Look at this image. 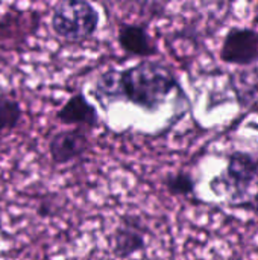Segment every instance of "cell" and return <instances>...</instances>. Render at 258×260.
I'll return each mask as SVG.
<instances>
[{
	"label": "cell",
	"mask_w": 258,
	"mask_h": 260,
	"mask_svg": "<svg viewBox=\"0 0 258 260\" xmlns=\"http://www.w3.org/2000/svg\"><path fill=\"white\" fill-rule=\"evenodd\" d=\"M119 44L131 55L149 58L158 53V49L151 38L149 32L141 24L122 23L119 27Z\"/></svg>",
	"instance_id": "cell-7"
},
{
	"label": "cell",
	"mask_w": 258,
	"mask_h": 260,
	"mask_svg": "<svg viewBox=\"0 0 258 260\" xmlns=\"http://www.w3.org/2000/svg\"><path fill=\"white\" fill-rule=\"evenodd\" d=\"M182 93L173 70L158 61H141L122 72L103 73L94 88L97 99H123L146 111H157L172 93Z\"/></svg>",
	"instance_id": "cell-1"
},
{
	"label": "cell",
	"mask_w": 258,
	"mask_h": 260,
	"mask_svg": "<svg viewBox=\"0 0 258 260\" xmlns=\"http://www.w3.org/2000/svg\"><path fill=\"white\" fill-rule=\"evenodd\" d=\"M56 117L67 125H81L82 128H94L99 122L97 110L85 99L82 93H75L58 110Z\"/></svg>",
	"instance_id": "cell-8"
},
{
	"label": "cell",
	"mask_w": 258,
	"mask_h": 260,
	"mask_svg": "<svg viewBox=\"0 0 258 260\" xmlns=\"http://www.w3.org/2000/svg\"><path fill=\"white\" fill-rule=\"evenodd\" d=\"M90 149V139L84 128L56 133L49 143L50 157L58 165H65L82 157Z\"/></svg>",
	"instance_id": "cell-6"
},
{
	"label": "cell",
	"mask_w": 258,
	"mask_h": 260,
	"mask_svg": "<svg viewBox=\"0 0 258 260\" xmlns=\"http://www.w3.org/2000/svg\"><path fill=\"white\" fill-rule=\"evenodd\" d=\"M146 247V229L138 216H125L113 235V253L119 259H129Z\"/></svg>",
	"instance_id": "cell-5"
},
{
	"label": "cell",
	"mask_w": 258,
	"mask_h": 260,
	"mask_svg": "<svg viewBox=\"0 0 258 260\" xmlns=\"http://www.w3.org/2000/svg\"><path fill=\"white\" fill-rule=\"evenodd\" d=\"M164 186L170 195L190 197L195 193L196 181H195L193 175L189 172H176V174H170L166 177Z\"/></svg>",
	"instance_id": "cell-11"
},
{
	"label": "cell",
	"mask_w": 258,
	"mask_h": 260,
	"mask_svg": "<svg viewBox=\"0 0 258 260\" xmlns=\"http://www.w3.org/2000/svg\"><path fill=\"white\" fill-rule=\"evenodd\" d=\"M21 116L23 111L17 99L0 91V133H8L17 128Z\"/></svg>",
	"instance_id": "cell-10"
},
{
	"label": "cell",
	"mask_w": 258,
	"mask_h": 260,
	"mask_svg": "<svg viewBox=\"0 0 258 260\" xmlns=\"http://www.w3.org/2000/svg\"><path fill=\"white\" fill-rule=\"evenodd\" d=\"M230 87L237 102L243 108H249L258 102V69H239L230 75Z\"/></svg>",
	"instance_id": "cell-9"
},
{
	"label": "cell",
	"mask_w": 258,
	"mask_h": 260,
	"mask_svg": "<svg viewBox=\"0 0 258 260\" xmlns=\"http://www.w3.org/2000/svg\"><path fill=\"white\" fill-rule=\"evenodd\" d=\"M99 26L96 8L84 0H67L55 6L52 14L53 32L67 41H82L94 35Z\"/></svg>",
	"instance_id": "cell-3"
},
{
	"label": "cell",
	"mask_w": 258,
	"mask_h": 260,
	"mask_svg": "<svg viewBox=\"0 0 258 260\" xmlns=\"http://www.w3.org/2000/svg\"><path fill=\"white\" fill-rule=\"evenodd\" d=\"M219 55L225 64L239 67L258 62V30L252 27H231L224 37Z\"/></svg>",
	"instance_id": "cell-4"
},
{
	"label": "cell",
	"mask_w": 258,
	"mask_h": 260,
	"mask_svg": "<svg viewBox=\"0 0 258 260\" xmlns=\"http://www.w3.org/2000/svg\"><path fill=\"white\" fill-rule=\"evenodd\" d=\"M211 189L230 207L258 213V154L231 152L227 168L211 180Z\"/></svg>",
	"instance_id": "cell-2"
}]
</instances>
